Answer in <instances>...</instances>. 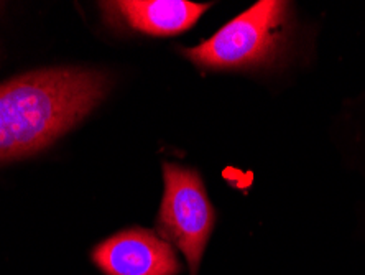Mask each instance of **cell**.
<instances>
[{
    "label": "cell",
    "mask_w": 365,
    "mask_h": 275,
    "mask_svg": "<svg viewBox=\"0 0 365 275\" xmlns=\"http://www.w3.org/2000/svg\"><path fill=\"white\" fill-rule=\"evenodd\" d=\"M106 275H178L181 264L173 244L158 233L130 228L102 241L91 254Z\"/></svg>",
    "instance_id": "obj_4"
},
{
    "label": "cell",
    "mask_w": 365,
    "mask_h": 275,
    "mask_svg": "<svg viewBox=\"0 0 365 275\" xmlns=\"http://www.w3.org/2000/svg\"><path fill=\"white\" fill-rule=\"evenodd\" d=\"M104 74L43 69L0 84V161L48 147L104 99Z\"/></svg>",
    "instance_id": "obj_1"
},
{
    "label": "cell",
    "mask_w": 365,
    "mask_h": 275,
    "mask_svg": "<svg viewBox=\"0 0 365 275\" xmlns=\"http://www.w3.org/2000/svg\"><path fill=\"white\" fill-rule=\"evenodd\" d=\"M165 193L158 211L157 233L178 247L191 275H197L216 213L209 201L201 175L173 161L163 164Z\"/></svg>",
    "instance_id": "obj_3"
},
{
    "label": "cell",
    "mask_w": 365,
    "mask_h": 275,
    "mask_svg": "<svg viewBox=\"0 0 365 275\" xmlns=\"http://www.w3.org/2000/svg\"><path fill=\"white\" fill-rule=\"evenodd\" d=\"M101 5L109 19L152 36L180 35L190 30L211 7L209 4L185 0H117Z\"/></svg>",
    "instance_id": "obj_5"
},
{
    "label": "cell",
    "mask_w": 365,
    "mask_h": 275,
    "mask_svg": "<svg viewBox=\"0 0 365 275\" xmlns=\"http://www.w3.org/2000/svg\"><path fill=\"white\" fill-rule=\"evenodd\" d=\"M289 4L262 0L201 45L181 50L201 69H249L275 63L287 50Z\"/></svg>",
    "instance_id": "obj_2"
}]
</instances>
